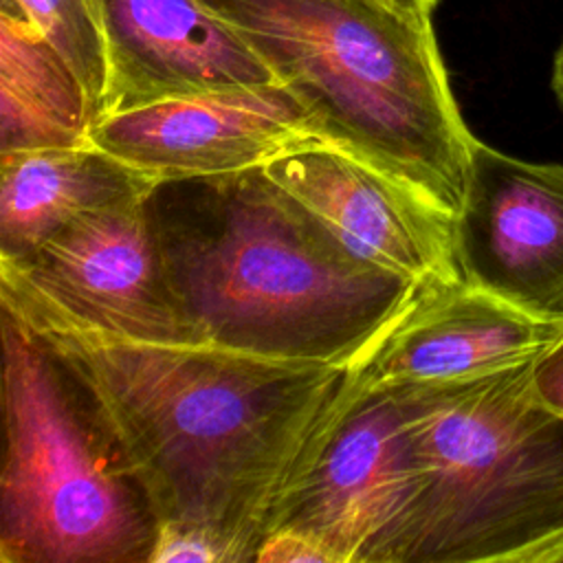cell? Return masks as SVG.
Here are the masks:
<instances>
[{
  "label": "cell",
  "mask_w": 563,
  "mask_h": 563,
  "mask_svg": "<svg viewBox=\"0 0 563 563\" xmlns=\"http://www.w3.org/2000/svg\"><path fill=\"white\" fill-rule=\"evenodd\" d=\"M532 363L391 387L411 495L385 563H552L563 548V418Z\"/></svg>",
  "instance_id": "4"
},
{
  "label": "cell",
  "mask_w": 563,
  "mask_h": 563,
  "mask_svg": "<svg viewBox=\"0 0 563 563\" xmlns=\"http://www.w3.org/2000/svg\"><path fill=\"white\" fill-rule=\"evenodd\" d=\"M31 24H35L79 77L101 117L106 64L90 0H9Z\"/></svg>",
  "instance_id": "15"
},
{
  "label": "cell",
  "mask_w": 563,
  "mask_h": 563,
  "mask_svg": "<svg viewBox=\"0 0 563 563\" xmlns=\"http://www.w3.org/2000/svg\"><path fill=\"white\" fill-rule=\"evenodd\" d=\"M552 88L554 92L559 95L561 103H563V44L556 53V59H554V73H552Z\"/></svg>",
  "instance_id": "20"
},
{
  "label": "cell",
  "mask_w": 563,
  "mask_h": 563,
  "mask_svg": "<svg viewBox=\"0 0 563 563\" xmlns=\"http://www.w3.org/2000/svg\"><path fill=\"white\" fill-rule=\"evenodd\" d=\"M457 253L464 277L528 312L563 319V165L477 141Z\"/></svg>",
  "instance_id": "11"
},
{
  "label": "cell",
  "mask_w": 563,
  "mask_h": 563,
  "mask_svg": "<svg viewBox=\"0 0 563 563\" xmlns=\"http://www.w3.org/2000/svg\"><path fill=\"white\" fill-rule=\"evenodd\" d=\"M2 563H147L154 517L84 391L2 310Z\"/></svg>",
  "instance_id": "5"
},
{
  "label": "cell",
  "mask_w": 563,
  "mask_h": 563,
  "mask_svg": "<svg viewBox=\"0 0 563 563\" xmlns=\"http://www.w3.org/2000/svg\"><path fill=\"white\" fill-rule=\"evenodd\" d=\"M158 185L92 143L0 152V260H22L73 218L147 200Z\"/></svg>",
  "instance_id": "13"
},
{
  "label": "cell",
  "mask_w": 563,
  "mask_h": 563,
  "mask_svg": "<svg viewBox=\"0 0 563 563\" xmlns=\"http://www.w3.org/2000/svg\"><path fill=\"white\" fill-rule=\"evenodd\" d=\"M147 200L73 218L26 257L0 260V277L117 336L200 343L167 279Z\"/></svg>",
  "instance_id": "6"
},
{
  "label": "cell",
  "mask_w": 563,
  "mask_h": 563,
  "mask_svg": "<svg viewBox=\"0 0 563 563\" xmlns=\"http://www.w3.org/2000/svg\"><path fill=\"white\" fill-rule=\"evenodd\" d=\"M563 332L548 319L462 277L429 284L358 358V385L391 389L508 369L541 356Z\"/></svg>",
  "instance_id": "12"
},
{
  "label": "cell",
  "mask_w": 563,
  "mask_h": 563,
  "mask_svg": "<svg viewBox=\"0 0 563 563\" xmlns=\"http://www.w3.org/2000/svg\"><path fill=\"white\" fill-rule=\"evenodd\" d=\"M389 2H394V4H398L402 9H409V11H416V13L431 15L438 0H389Z\"/></svg>",
  "instance_id": "19"
},
{
  "label": "cell",
  "mask_w": 563,
  "mask_h": 563,
  "mask_svg": "<svg viewBox=\"0 0 563 563\" xmlns=\"http://www.w3.org/2000/svg\"><path fill=\"white\" fill-rule=\"evenodd\" d=\"M0 306L84 391L154 521L196 526L251 563L358 387V361L152 343L86 325L0 277Z\"/></svg>",
  "instance_id": "1"
},
{
  "label": "cell",
  "mask_w": 563,
  "mask_h": 563,
  "mask_svg": "<svg viewBox=\"0 0 563 563\" xmlns=\"http://www.w3.org/2000/svg\"><path fill=\"white\" fill-rule=\"evenodd\" d=\"M106 84L101 117L229 88L279 84L205 0H90Z\"/></svg>",
  "instance_id": "10"
},
{
  "label": "cell",
  "mask_w": 563,
  "mask_h": 563,
  "mask_svg": "<svg viewBox=\"0 0 563 563\" xmlns=\"http://www.w3.org/2000/svg\"><path fill=\"white\" fill-rule=\"evenodd\" d=\"M319 119L325 136L460 216L477 139L431 15L389 0H205Z\"/></svg>",
  "instance_id": "3"
},
{
  "label": "cell",
  "mask_w": 563,
  "mask_h": 563,
  "mask_svg": "<svg viewBox=\"0 0 563 563\" xmlns=\"http://www.w3.org/2000/svg\"><path fill=\"white\" fill-rule=\"evenodd\" d=\"M95 108L75 70L9 0L0 11V152L81 147Z\"/></svg>",
  "instance_id": "14"
},
{
  "label": "cell",
  "mask_w": 563,
  "mask_h": 563,
  "mask_svg": "<svg viewBox=\"0 0 563 563\" xmlns=\"http://www.w3.org/2000/svg\"><path fill=\"white\" fill-rule=\"evenodd\" d=\"M233 563L229 550L213 534L178 521H156L147 563Z\"/></svg>",
  "instance_id": "16"
},
{
  "label": "cell",
  "mask_w": 563,
  "mask_h": 563,
  "mask_svg": "<svg viewBox=\"0 0 563 563\" xmlns=\"http://www.w3.org/2000/svg\"><path fill=\"white\" fill-rule=\"evenodd\" d=\"M409 495L396 400L389 389L358 385L308 473L282 497L268 532L303 534L325 563H385Z\"/></svg>",
  "instance_id": "8"
},
{
  "label": "cell",
  "mask_w": 563,
  "mask_h": 563,
  "mask_svg": "<svg viewBox=\"0 0 563 563\" xmlns=\"http://www.w3.org/2000/svg\"><path fill=\"white\" fill-rule=\"evenodd\" d=\"M147 207L167 279L200 343L354 363L420 284L352 253L262 167L191 178Z\"/></svg>",
  "instance_id": "2"
},
{
  "label": "cell",
  "mask_w": 563,
  "mask_h": 563,
  "mask_svg": "<svg viewBox=\"0 0 563 563\" xmlns=\"http://www.w3.org/2000/svg\"><path fill=\"white\" fill-rule=\"evenodd\" d=\"M262 169L358 257L420 286L464 277L457 218L341 145L299 147Z\"/></svg>",
  "instance_id": "9"
},
{
  "label": "cell",
  "mask_w": 563,
  "mask_h": 563,
  "mask_svg": "<svg viewBox=\"0 0 563 563\" xmlns=\"http://www.w3.org/2000/svg\"><path fill=\"white\" fill-rule=\"evenodd\" d=\"M534 385L541 400L563 418V332L532 363Z\"/></svg>",
  "instance_id": "18"
},
{
  "label": "cell",
  "mask_w": 563,
  "mask_h": 563,
  "mask_svg": "<svg viewBox=\"0 0 563 563\" xmlns=\"http://www.w3.org/2000/svg\"><path fill=\"white\" fill-rule=\"evenodd\" d=\"M325 563L323 552L295 530H271L253 552L251 563Z\"/></svg>",
  "instance_id": "17"
},
{
  "label": "cell",
  "mask_w": 563,
  "mask_h": 563,
  "mask_svg": "<svg viewBox=\"0 0 563 563\" xmlns=\"http://www.w3.org/2000/svg\"><path fill=\"white\" fill-rule=\"evenodd\" d=\"M90 143L158 183L264 167L332 143L319 119L284 84L176 97L99 119Z\"/></svg>",
  "instance_id": "7"
}]
</instances>
